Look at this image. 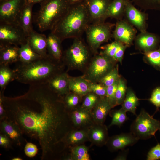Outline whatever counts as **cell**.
<instances>
[{"label": "cell", "mask_w": 160, "mask_h": 160, "mask_svg": "<svg viewBox=\"0 0 160 160\" xmlns=\"http://www.w3.org/2000/svg\"><path fill=\"white\" fill-rule=\"evenodd\" d=\"M135 39L136 46L144 52L155 50L160 46V37L155 34L147 31L141 32Z\"/></svg>", "instance_id": "18"}, {"label": "cell", "mask_w": 160, "mask_h": 160, "mask_svg": "<svg viewBox=\"0 0 160 160\" xmlns=\"http://www.w3.org/2000/svg\"><path fill=\"white\" fill-rule=\"evenodd\" d=\"M19 61L24 64L31 63L42 57L32 49L28 41L19 47Z\"/></svg>", "instance_id": "27"}, {"label": "cell", "mask_w": 160, "mask_h": 160, "mask_svg": "<svg viewBox=\"0 0 160 160\" xmlns=\"http://www.w3.org/2000/svg\"><path fill=\"white\" fill-rule=\"evenodd\" d=\"M22 159L19 157H15L12 159V160H22Z\"/></svg>", "instance_id": "51"}, {"label": "cell", "mask_w": 160, "mask_h": 160, "mask_svg": "<svg viewBox=\"0 0 160 160\" xmlns=\"http://www.w3.org/2000/svg\"><path fill=\"white\" fill-rule=\"evenodd\" d=\"M24 151L25 154L27 156L32 158L37 154L38 149L35 144L30 142H27L25 145Z\"/></svg>", "instance_id": "44"}, {"label": "cell", "mask_w": 160, "mask_h": 160, "mask_svg": "<svg viewBox=\"0 0 160 160\" xmlns=\"http://www.w3.org/2000/svg\"><path fill=\"white\" fill-rule=\"evenodd\" d=\"M119 79L114 83L107 87L106 97L109 101L112 108L116 106L115 94Z\"/></svg>", "instance_id": "40"}, {"label": "cell", "mask_w": 160, "mask_h": 160, "mask_svg": "<svg viewBox=\"0 0 160 160\" xmlns=\"http://www.w3.org/2000/svg\"><path fill=\"white\" fill-rule=\"evenodd\" d=\"M90 23L87 10L83 2L70 5L67 12L51 32L62 41L68 38L80 37Z\"/></svg>", "instance_id": "3"}, {"label": "cell", "mask_w": 160, "mask_h": 160, "mask_svg": "<svg viewBox=\"0 0 160 160\" xmlns=\"http://www.w3.org/2000/svg\"><path fill=\"white\" fill-rule=\"evenodd\" d=\"M0 133L8 137L13 144L21 146L25 140L23 135L18 127L15 124L5 118L0 120Z\"/></svg>", "instance_id": "16"}, {"label": "cell", "mask_w": 160, "mask_h": 160, "mask_svg": "<svg viewBox=\"0 0 160 160\" xmlns=\"http://www.w3.org/2000/svg\"><path fill=\"white\" fill-rule=\"evenodd\" d=\"M60 39L51 32L47 37L48 54L55 59L61 61L63 56Z\"/></svg>", "instance_id": "25"}, {"label": "cell", "mask_w": 160, "mask_h": 160, "mask_svg": "<svg viewBox=\"0 0 160 160\" xmlns=\"http://www.w3.org/2000/svg\"><path fill=\"white\" fill-rule=\"evenodd\" d=\"M13 144L10 140L5 135L0 133V145L2 147L6 149H10L12 147Z\"/></svg>", "instance_id": "46"}, {"label": "cell", "mask_w": 160, "mask_h": 160, "mask_svg": "<svg viewBox=\"0 0 160 160\" xmlns=\"http://www.w3.org/2000/svg\"><path fill=\"white\" fill-rule=\"evenodd\" d=\"M19 48L13 45L0 46V65H9L19 61Z\"/></svg>", "instance_id": "24"}, {"label": "cell", "mask_w": 160, "mask_h": 160, "mask_svg": "<svg viewBox=\"0 0 160 160\" xmlns=\"http://www.w3.org/2000/svg\"><path fill=\"white\" fill-rule=\"evenodd\" d=\"M70 5L67 0H44L34 20L41 32L51 31L68 11Z\"/></svg>", "instance_id": "4"}, {"label": "cell", "mask_w": 160, "mask_h": 160, "mask_svg": "<svg viewBox=\"0 0 160 160\" xmlns=\"http://www.w3.org/2000/svg\"><path fill=\"white\" fill-rule=\"evenodd\" d=\"M147 160H160V144H158L152 148L148 152Z\"/></svg>", "instance_id": "43"}, {"label": "cell", "mask_w": 160, "mask_h": 160, "mask_svg": "<svg viewBox=\"0 0 160 160\" xmlns=\"http://www.w3.org/2000/svg\"><path fill=\"white\" fill-rule=\"evenodd\" d=\"M125 0H112L105 15V20L110 17L120 19L124 14Z\"/></svg>", "instance_id": "28"}, {"label": "cell", "mask_w": 160, "mask_h": 160, "mask_svg": "<svg viewBox=\"0 0 160 160\" xmlns=\"http://www.w3.org/2000/svg\"><path fill=\"white\" fill-rule=\"evenodd\" d=\"M83 97L81 106L91 110L95 105L100 98L97 95L91 92Z\"/></svg>", "instance_id": "38"}, {"label": "cell", "mask_w": 160, "mask_h": 160, "mask_svg": "<svg viewBox=\"0 0 160 160\" xmlns=\"http://www.w3.org/2000/svg\"><path fill=\"white\" fill-rule=\"evenodd\" d=\"M27 0H7L0 2V23L18 24L21 12Z\"/></svg>", "instance_id": "10"}, {"label": "cell", "mask_w": 160, "mask_h": 160, "mask_svg": "<svg viewBox=\"0 0 160 160\" xmlns=\"http://www.w3.org/2000/svg\"><path fill=\"white\" fill-rule=\"evenodd\" d=\"M15 79L14 70L10 68L9 65H0V90H5L8 84Z\"/></svg>", "instance_id": "30"}, {"label": "cell", "mask_w": 160, "mask_h": 160, "mask_svg": "<svg viewBox=\"0 0 160 160\" xmlns=\"http://www.w3.org/2000/svg\"><path fill=\"white\" fill-rule=\"evenodd\" d=\"M118 41H115L107 44L104 47L102 53L114 60V57L118 47Z\"/></svg>", "instance_id": "41"}, {"label": "cell", "mask_w": 160, "mask_h": 160, "mask_svg": "<svg viewBox=\"0 0 160 160\" xmlns=\"http://www.w3.org/2000/svg\"><path fill=\"white\" fill-rule=\"evenodd\" d=\"M135 5L144 10L160 11V0H130Z\"/></svg>", "instance_id": "35"}, {"label": "cell", "mask_w": 160, "mask_h": 160, "mask_svg": "<svg viewBox=\"0 0 160 160\" xmlns=\"http://www.w3.org/2000/svg\"><path fill=\"white\" fill-rule=\"evenodd\" d=\"M127 47L126 45L118 41L117 49L113 59L115 61L119 62L121 64L124 53Z\"/></svg>", "instance_id": "45"}, {"label": "cell", "mask_w": 160, "mask_h": 160, "mask_svg": "<svg viewBox=\"0 0 160 160\" xmlns=\"http://www.w3.org/2000/svg\"><path fill=\"white\" fill-rule=\"evenodd\" d=\"M127 88L125 81L120 78L115 94L116 105L121 104L125 97Z\"/></svg>", "instance_id": "37"}, {"label": "cell", "mask_w": 160, "mask_h": 160, "mask_svg": "<svg viewBox=\"0 0 160 160\" xmlns=\"http://www.w3.org/2000/svg\"><path fill=\"white\" fill-rule=\"evenodd\" d=\"M126 112L127 111L122 107L118 110L110 111L109 113L112 117V120L108 127L114 125L120 127L129 119Z\"/></svg>", "instance_id": "32"}, {"label": "cell", "mask_w": 160, "mask_h": 160, "mask_svg": "<svg viewBox=\"0 0 160 160\" xmlns=\"http://www.w3.org/2000/svg\"><path fill=\"white\" fill-rule=\"evenodd\" d=\"M149 101L156 108L155 113L159 110L160 108V87L156 88L153 91Z\"/></svg>", "instance_id": "42"}, {"label": "cell", "mask_w": 160, "mask_h": 160, "mask_svg": "<svg viewBox=\"0 0 160 160\" xmlns=\"http://www.w3.org/2000/svg\"><path fill=\"white\" fill-rule=\"evenodd\" d=\"M74 39L72 44L63 55L62 60L68 70H82L85 69L89 63L92 52L80 37Z\"/></svg>", "instance_id": "5"}, {"label": "cell", "mask_w": 160, "mask_h": 160, "mask_svg": "<svg viewBox=\"0 0 160 160\" xmlns=\"http://www.w3.org/2000/svg\"><path fill=\"white\" fill-rule=\"evenodd\" d=\"M4 90H0V120L6 118L5 110L3 103V97L4 95Z\"/></svg>", "instance_id": "47"}, {"label": "cell", "mask_w": 160, "mask_h": 160, "mask_svg": "<svg viewBox=\"0 0 160 160\" xmlns=\"http://www.w3.org/2000/svg\"><path fill=\"white\" fill-rule=\"evenodd\" d=\"M70 5L83 2L85 0H67Z\"/></svg>", "instance_id": "49"}, {"label": "cell", "mask_w": 160, "mask_h": 160, "mask_svg": "<svg viewBox=\"0 0 160 160\" xmlns=\"http://www.w3.org/2000/svg\"><path fill=\"white\" fill-rule=\"evenodd\" d=\"M28 36L18 24L0 23V46H19L26 43Z\"/></svg>", "instance_id": "9"}, {"label": "cell", "mask_w": 160, "mask_h": 160, "mask_svg": "<svg viewBox=\"0 0 160 160\" xmlns=\"http://www.w3.org/2000/svg\"><path fill=\"white\" fill-rule=\"evenodd\" d=\"M124 14L128 22L141 32L146 31L147 15L135 8L129 0H125Z\"/></svg>", "instance_id": "11"}, {"label": "cell", "mask_w": 160, "mask_h": 160, "mask_svg": "<svg viewBox=\"0 0 160 160\" xmlns=\"http://www.w3.org/2000/svg\"><path fill=\"white\" fill-rule=\"evenodd\" d=\"M44 0H27V2L34 4L36 3H40Z\"/></svg>", "instance_id": "50"}, {"label": "cell", "mask_w": 160, "mask_h": 160, "mask_svg": "<svg viewBox=\"0 0 160 160\" xmlns=\"http://www.w3.org/2000/svg\"><path fill=\"white\" fill-rule=\"evenodd\" d=\"M113 25L104 22L91 23L88 25L85 32L88 46L92 54H98L101 44L109 40Z\"/></svg>", "instance_id": "8"}, {"label": "cell", "mask_w": 160, "mask_h": 160, "mask_svg": "<svg viewBox=\"0 0 160 160\" xmlns=\"http://www.w3.org/2000/svg\"><path fill=\"white\" fill-rule=\"evenodd\" d=\"M139 139L131 132L122 133L109 137L105 145L111 151L123 150L127 146H132Z\"/></svg>", "instance_id": "15"}, {"label": "cell", "mask_w": 160, "mask_h": 160, "mask_svg": "<svg viewBox=\"0 0 160 160\" xmlns=\"http://www.w3.org/2000/svg\"><path fill=\"white\" fill-rule=\"evenodd\" d=\"M116 62L101 52L91 58L83 76L89 82H99L115 67Z\"/></svg>", "instance_id": "6"}, {"label": "cell", "mask_w": 160, "mask_h": 160, "mask_svg": "<svg viewBox=\"0 0 160 160\" xmlns=\"http://www.w3.org/2000/svg\"><path fill=\"white\" fill-rule=\"evenodd\" d=\"M139 100L132 90L127 89L121 107L127 112H129L136 115V110L139 104Z\"/></svg>", "instance_id": "29"}, {"label": "cell", "mask_w": 160, "mask_h": 160, "mask_svg": "<svg viewBox=\"0 0 160 160\" xmlns=\"http://www.w3.org/2000/svg\"><path fill=\"white\" fill-rule=\"evenodd\" d=\"M90 91L100 97H106L107 87L99 82H89Z\"/></svg>", "instance_id": "39"}, {"label": "cell", "mask_w": 160, "mask_h": 160, "mask_svg": "<svg viewBox=\"0 0 160 160\" xmlns=\"http://www.w3.org/2000/svg\"><path fill=\"white\" fill-rule=\"evenodd\" d=\"M48 54L31 63H20L14 69L15 80L30 85L48 83L56 75L63 72L64 66Z\"/></svg>", "instance_id": "2"}, {"label": "cell", "mask_w": 160, "mask_h": 160, "mask_svg": "<svg viewBox=\"0 0 160 160\" xmlns=\"http://www.w3.org/2000/svg\"><path fill=\"white\" fill-rule=\"evenodd\" d=\"M136 31L128 22L118 21L116 25L113 36L116 41L120 42L127 47L132 44L136 37Z\"/></svg>", "instance_id": "13"}, {"label": "cell", "mask_w": 160, "mask_h": 160, "mask_svg": "<svg viewBox=\"0 0 160 160\" xmlns=\"http://www.w3.org/2000/svg\"><path fill=\"white\" fill-rule=\"evenodd\" d=\"M89 82L83 76L72 77L69 76V87L70 92H74L83 97L90 92Z\"/></svg>", "instance_id": "23"}, {"label": "cell", "mask_w": 160, "mask_h": 160, "mask_svg": "<svg viewBox=\"0 0 160 160\" xmlns=\"http://www.w3.org/2000/svg\"><path fill=\"white\" fill-rule=\"evenodd\" d=\"M27 41L35 52L42 57L48 55L47 37L44 34L39 33L33 30L28 36Z\"/></svg>", "instance_id": "19"}, {"label": "cell", "mask_w": 160, "mask_h": 160, "mask_svg": "<svg viewBox=\"0 0 160 160\" xmlns=\"http://www.w3.org/2000/svg\"><path fill=\"white\" fill-rule=\"evenodd\" d=\"M130 132L139 139L146 140L155 136L160 131V121L142 109L130 127Z\"/></svg>", "instance_id": "7"}, {"label": "cell", "mask_w": 160, "mask_h": 160, "mask_svg": "<svg viewBox=\"0 0 160 160\" xmlns=\"http://www.w3.org/2000/svg\"><path fill=\"white\" fill-rule=\"evenodd\" d=\"M112 0H85L91 23L104 22L108 7Z\"/></svg>", "instance_id": "12"}, {"label": "cell", "mask_w": 160, "mask_h": 160, "mask_svg": "<svg viewBox=\"0 0 160 160\" xmlns=\"http://www.w3.org/2000/svg\"><path fill=\"white\" fill-rule=\"evenodd\" d=\"M69 77L67 72H63L51 79L48 82V85L53 92L64 96L70 92Z\"/></svg>", "instance_id": "20"}, {"label": "cell", "mask_w": 160, "mask_h": 160, "mask_svg": "<svg viewBox=\"0 0 160 160\" xmlns=\"http://www.w3.org/2000/svg\"><path fill=\"white\" fill-rule=\"evenodd\" d=\"M70 117L75 128L87 129L94 123L91 110L81 105L69 111Z\"/></svg>", "instance_id": "14"}, {"label": "cell", "mask_w": 160, "mask_h": 160, "mask_svg": "<svg viewBox=\"0 0 160 160\" xmlns=\"http://www.w3.org/2000/svg\"><path fill=\"white\" fill-rule=\"evenodd\" d=\"M87 141H89L87 128H74L67 134L64 140L66 149L71 147L84 144Z\"/></svg>", "instance_id": "22"}, {"label": "cell", "mask_w": 160, "mask_h": 160, "mask_svg": "<svg viewBox=\"0 0 160 160\" xmlns=\"http://www.w3.org/2000/svg\"><path fill=\"white\" fill-rule=\"evenodd\" d=\"M108 128L104 124L94 123L87 128L89 140L91 145L100 147L106 145L109 138Z\"/></svg>", "instance_id": "17"}, {"label": "cell", "mask_w": 160, "mask_h": 160, "mask_svg": "<svg viewBox=\"0 0 160 160\" xmlns=\"http://www.w3.org/2000/svg\"><path fill=\"white\" fill-rule=\"evenodd\" d=\"M34 4L27 3L20 15L18 23L28 36L33 30L32 26V9Z\"/></svg>", "instance_id": "26"}, {"label": "cell", "mask_w": 160, "mask_h": 160, "mask_svg": "<svg viewBox=\"0 0 160 160\" xmlns=\"http://www.w3.org/2000/svg\"><path fill=\"white\" fill-rule=\"evenodd\" d=\"M128 152V150H125L124 151H123L118 155V156L115 159L122 160L124 159H126Z\"/></svg>", "instance_id": "48"}, {"label": "cell", "mask_w": 160, "mask_h": 160, "mask_svg": "<svg viewBox=\"0 0 160 160\" xmlns=\"http://www.w3.org/2000/svg\"><path fill=\"white\" fill-rule=\"evenodd\" d=\"M82 97L71 92L63 96L65 106L68 111L78 106Z\"/></svg>", "instance_id": "34"}, {"label": "cell", "mask_w": 160, "mask_h": 160, "mask_svg": "<svg viewBox=\"0 0 160 160\" xmlns=\"http://www.w3.org/2000/svg\"><path fill=\"white\" fill-rule=\"evenodd\" d=\"M144 58L147 63L160 71V45L157 49L144 52Z\"/></svg>", "instance_id": "33"}, {"label": "cell", "mask_w": 160, "mask_h": 160, "mask_svg": "<svg viewBox=\"0 0 160 160\" xmlns=\"http://www.w3.org/2000/svg\"><path fill=\"white\" fill-rule=\"evenodd\" d=\"M3 103L6 118L23 135L38 142L42 160L61 158L66 150L65 138L74 128L63 96L53 92L47 83L33 85L23 95H4Z\"/></svg>", "instance_id": "1"}, {"label": "cell", "mask_w": 160, "mask_h": 160, "mask_svg": "<svg viewBox=\"0 0 160 160\" xmlns=\"http://www.w3.org/2000/svg\"><path fill=\"white\" fill-rule=\"evenodd\" d=\"M73 160H90L88 148L84 144L68 148Z\"/></svg>", "instance_id": "31"}, {"label": "cell", "mask_w": 160, "mask_h": 160, "mask_svg": "<svg viewBox=\"0 0 160 160\" xmlns=\"http://www.w3.org/2000/svg\"><path fill=\"white\" fill-rule=\"evenodd\" d=\"M112 108L106 97H100L96 104L91 110L94 123L98 124H104L108 114Z\"/></svg>", "instance_id": "21"}, {"label": "cell", "mask_w": 160, "mask_h": 160, "mask_svg": "<svg viewBox=\"0 0 160 160\" xmlns=\"http://www.w3.org/2000/svg\"><path fill=\"white\" fill-rule=\"evenodd\" d=\"M7 0H0V2L3 1H4Z\"/></svg>", "instance_id": "52"}, {"label": "cell", "mask_w": 160, "mask_h": 160, "mask_svg": "<svg viewBox=\"0 0 160 160\" xmlns=\"http://www.w3.org/2000/svg\"><path fill=\"white\" fill-rule=\"evenodd\" d=\"M120 78L119 74L118 65L116 64L111 71L100 80L99 82L107 87L113 84Z\"/></svg>", "instance_id": "36"}]
</instances>
